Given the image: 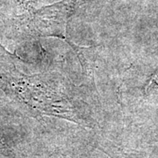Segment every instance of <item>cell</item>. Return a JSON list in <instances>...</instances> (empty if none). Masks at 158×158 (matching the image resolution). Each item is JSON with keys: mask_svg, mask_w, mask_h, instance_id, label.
Masks as SVG:
<instances>
[{"mask_svg": "<svg viewBox=\"0 0 158 158\" xmlns=\"http://www.w3.org/2000/svg\"><path fill=\"white\" fill-rule=\"evenodd\" d=\"M0 89L34 116H54L90 126L81 105L74 101L67 82L55 74L30 76L17 64L0 65Z\"/></svg>", "mask_w": 158, "mask_h": 158, "instance_id": "1", "label": "cell"}, {"mask_svg": "<svg viewBox=\"0 0 158 158\" xmlns=\"http://www.w3.org/2000/svg\"><path fill=\"white\" fill-rule=\"evenodd\" d=\"M78 6L79 0H62L27 15H23L19 19V24L25 34L31 37H55L64 40L75 51L85 72L87 67L82 48L74 44L67 33L69 20Z\"/></svg>", "mask_w": 158, "mask_h": 158, "instance_id": "2", "label": "cell"}, {"mask_svg": "<svg viewBox=\"0 0 158 158\" xmlns=\"http://www.w3.org/2000/svg\"><path fill=\"white\" fill-rule=\"evenodd\" d=\"M22 61L17 55L11 53L2 44H0V64H18Z\"/></svg>", "mask_w": 158, "mask_h": 158, "instance_id": "3", "label": "cell"}]
</instances>
